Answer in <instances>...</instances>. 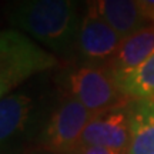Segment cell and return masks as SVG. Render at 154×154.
<instances>
[{"label":"cell","mask_w":154,"mask_h":154,"mask_svg":"<svg viewBox=\"0 0 154 154\" xmlns=\"http://www.w3.org/2000/svg\"><path fill=\"white\" fill-rule=\"evenodd\" d=\"M13 22L57 53L67 51L77 40L73 0H19Z\"/></svg>","instance_id":"6da1fadb"},{"label":"cell","mask_w":154,"mask_h":154,"mask_svg":"<svg viewBox=\"0 0 154 154\" xmlns=\"http://www.w3.org/2000/svg\"><path fill=\"white\" fill-rule=\"evenodd\" d=\"M57 59L17 30L0 34V96L10 94L27 79L56 67Z\"/></svg>","instance_id":"7a4b0ae2"},{"label":"cell","mask_w":154,"mask_h":154,"mask_svg":"<svg viewBox=\"0 0 154 154\" xmlns=\"http://www.w3.org/2000/svg\"><path fill=\"white\" fill-rule=\"evenodd\" d=\"M66 94L77 99L93 114L131 103L107 64H86L73 69L66 77Z\"/></svg>","instance_id":"3957f363"},{"label":"cell","mask_w":154,"mask_h":154,"mask_svg":"<svg viewBox=\"0 0 154 154\" xmlns=\"http://www.w3.org/2000/svg\"><path fill=\"white\" fill-rule=\"evenodd\" d=\"M93 113L77 99L66 94L54 111L38 141V149L50 154H73L80 147L83 131Z\"/></svg>","instance_id":"277c9868"},{"label":"cell","mask_w":154,"mask_h":154,"mask_svg":"<svg viewBox=\"0 0 154 154\" xmlns=\"http://www.w3.org/2000/svg\"><path fill=\"white\" fill-rule=\"evenodd\" d=\"M76 42L83 59L91 63H109L117 53L123 38L97 11L87 7Z\"/></svg>","instance_id":"5b68a950"},{"label":"cell","mask_w":154,"mask_h":154,"mask_svg":"<svg viewBox=\"0 0 154 154\" xmlns=\"http://www.w3.org/2000/svg\"><path fill=\"white\" fill-rule=\"evenodd\" d=\"M128 106L93 114L83 131L80 146H99L128 154L131 140Z\"/></svg>","instance_id":"8992f818"},{"label":"cell","mask_w":154,"mask_h":154,"mask_svg":"<svg viewBox=\"0 0 154 154\" xmlns=\"http://www.w3.org/2000/svg\"><path fill=\"white\" fill-rule=\"evenodd\" d=\"M86 5L97 11L121 38L147 26V20L136 0H86Z\"/></svg>","instance_id":"52a82bcc"},{"label":"cell","mask_w":154,"mask_h":154,"mask_svg":"<svg viewBox=\"0 0 154 154\" xmlns=\"http://www.w3.org/2000/svg\"><path fill=\"white\" fill-rule=\"evenodd\" d=\"M154 54V24L146 26L134 34L123 38L120 47L107 66L116 77L137 69Z\"/></svg>","instance_id":"ba28073f"},{"label":"cell","mask_w":154,"mask_h":154,"mask_svg":"<svg viewBox=\"0 0 154 154\" xmlns=\"http://www.w3.org/2000/svg\"><path fill=\"white\" fill-rule=\"evenodd\" d=\"M128 154H154V99L131 100Z\"/></svg>","instance_id":"9c48e42d"},{"label":"cell","mask_w":154,"mask_h":154,"mask_svg":"<svg viewBox=\"0 0 154 154\" xmlns=\"http://www.w3.org/2000/svg\"><path fill=\"white\" fill-rule=\"evenodd\" d=\"M33 100L24 93H10L0 101V140L6 146L27 128L33 114Z\"/></svg>","instance_id":"30bf717a"},{"label":"cell","mask_w":154,"mask_h":154,"mask_svg":"<svg viewBox=\"0 0 154 154\" xmlns=\"http://www.w3.org/2000/svg\"><path fill=\"white\" fill-rule=\"evenodd\" d=\"M116 80L130 100L154 99V54L137 69L116 77Z\"/></svg>","instance_id":"8fae6325"},{"label":"cell","mask_w":154,"mask_h":154,"mask_svg":"<svg viewBox=\"0 0 154 154\" xmlns=\"http://www.w3.org/2000/svg\"><path fill=\"white\" fill-rule=\"evenodd\" d=\"M73 154H127L121 151H116L106 147H99V146H80Z\"/></svg>","instance_id":"7c38bea8"},{"label":"cell","mask_w":154,"mask_h":154,"mask_svg":"<svg viewBox=\"0 0 154 154\" xmlns=\"http://www.w3.org/2000/svg\"><path fill=\"white\" fill-rule=\"evenodd\" d=\"M136 2L146 20L154 24V0H136Z\"/></svg>","instance_id":"4fadbf2b"}]
</instances>
